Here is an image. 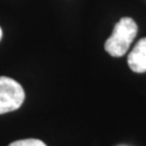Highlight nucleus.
<instances>
[{
  "label": "nucleus",
  "instance_id": "obj_1",
  "mask_svg": "<svg viewBox=\"0 0 146 146\" xmlns=\"http://www.w3.org/2000/svg\"><path fill=\"white\" fill-rule=\"evenodd\" d=\"M137 34V25L131 17H122L116 23L113 34L105 41V51L114 58L125 55Z\"/></svg>",
  "mask_w": 146,
  "mask_h": 146
},
{
  "label": "nucleus",
  "instance_id": "obj_2",
  "mask_svg": "<svg viewBox=\"0 0 146 146\" xmlns=\"http://www.w3.org/2000/svg\"><path fill=\"white\" fill-rule=\"evenodd\" d=\"M25 100L22 86L14 79L0 77V115L19 110Z\"/></svg>",
  "mask_w": 146,
  "mask_h": 146
},
{
  "label": "nucleus",
  "instance_id": "obj_3",
  "mask_svg": "<svg viewBox=\"0 0 146 146\" xmlns=\"http://www.w3.org/2000/svg\"><path fill=\"white\" fill-rule=\"evenodd\" d=\"M128 65L132 72L143 74L146 72V38L136 42L128 55Z\"/></svg>",
  "mask_w": 146,
  "mask_h": 146
},
{
  "label": "nucleus",
  "instance_id": "obj_4",
  "mask_svg": "<svg viewBox=\"0 0 146 146\" xmlns=\"http://www.w3.org/2000/svg\"><path fill=\"white\" fill-rule=\"evenodd\" d=\"M9 146H47L44 143L37 139H26V140H19L12 142Z\"/></svg>",
  "mask_w": 146,
  "mask_h": 146
},
{
  "label": "nucleus",
  "instance_id": "obj_5",
  "mask_svg": "<svg viewBox=\"0 0 146 146\" xmlns=\"http://www.w3.org/2000/svg\"><path fill=\"white\" fill-rule=\"evenodd\" d=\"M1 38H2V29H1V27H0V40H1Z\"/></svg>",
  "mask_w": 146,
  "mask_h": 146
}]
</instances>
